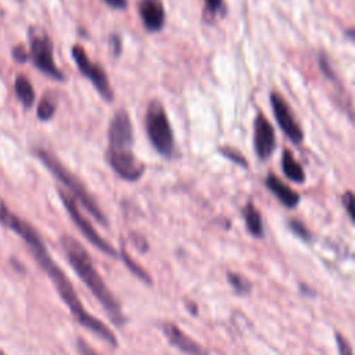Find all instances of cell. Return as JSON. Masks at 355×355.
<instances>
[{
    "label": "cell",
    "instance_id": "27",
    "mask_svg": "<svg viewBox=\"0 0 355 355\" xmlns=\"http://www.w3.org/2000/svg\"><path fill=\"white\" fill-rule=\"evenodd\" d=\"M12 57H14V60L17 62H25L29 58V53H28V50L24 46L19 44V46H15L12 49Z\"/></svg>",
    "mask_w": 355,
    "mask_h": 355
},
{
    "label": "cell",
    "instance_id": "29",
    "mask_svg": "<svg viewBox=\"0 0 355 355\" xmlns=\"http://www.w3.org/2000/svg\"><path fill=\"white\" fill-rule=\"evenodd\" d=\"M104 3L114 10H125L128 7V0H104Z\"/></svg>",
    "mask_w": 355,
    "mask_h": 355
},
{
    "label": "cell",
    "instance_id": "18",
    "mask_svg": "<svg viewBox=\"0 0 355 355\" xmlns=\"http://www.w3.org/2000/svg\"><path fill=\"white\" fill-rule=\"evenodd\" d=\"M121 258H122L125 266H126L136 277H139L141 282H144V283H147V284H151L153 279L150 277V275H148L141 266H139L136 262H133V259L126 254V251H125L123 247L121 248Z\"/></svg>",
    "mask_w": 355,
    "mask_h": 355
},
{
    "label": "cell",
    "instance_id": "14",
    "mask_svg": "<svg viewBox=\"0 0 355 355\" xmlns=\"http://www.w3.org/2000/svg\"><path fill=\"white\" fill-rule=\"evenodd\" d=\"M282 169L286 178L294 183H304L305 182V172L302 165L294 158L290 150H284L282 155Z\"/></svg>",
    "mask_w": 355,
    "mask_h": 355
},
{
    "label": "cell",
    "instance_id": "5",
    "mask_svg": "<svg viewBox=\"0 0 355 355\" xmlns=\"http://www.w3.org/2000/svg\"><path fill=\"white\" fill-rule=\"evenodd\" d=\"M144 126L154 150L165 158H172L175 155V136L161 101H150L146 111Z\"/></svg>",
    "mask_w": 355,
    "mask_h": 355
},
{
    "label": "cell",
    "instance_id": "24",
    "mask_svg": "<svg viewBox=\"0 0 355 355\" xmlns=\"http://www.w3.org/2000/svg\"><path fill=\"white\" fill-rule=\"evenodd\" d=\"M336 343H337L338 355H352V348H351L349 343L340 333H336Z\"/></svg>",
    "mask_w": 355,
    "mask_h": 355
},
{
    "label": "cell",
    "instance_id": "21",
    "mask_svg": "<svg viewBox=\"0 0 355 355\" xmlns=\"http://www.w3.org/2000/svg\"><path fill=\"white\" fill-rule=\"evenodd\" d=\"M219 153H220L223 157H226L227 159H230L232 162H234V164H237V165H240V166H248L247 159H245L244 155H241L237 150H233V148H230V147H220V148H219Z\"/></svg>",
    "mask_w": 355,
    "mask_h": 355
},
{
    "label": "cell",
    "instance_id": "22",
    "mask_svg": "<svg viewBox=\"0 0 355 355\" xmlns=\"http://www.w3.org/2000/svg\"><path fill=\"white\" fill-rule=\"evenodd\" d=\"M288 227H290V230H291L297 237H300V239H302V240H308V239L311 237V234H309L308 229L305 227V225H304L301 220H298V219H290V220H288Z\"/></svg>",
    "mask_w": 355,
    "mask_h": 355
},
{
    "label": "cell",
    "instance_id": "13",
    "mask_svg": "<svg viewBox=\"0 0 355 355\" xmlns=\"http://www.w3.org/2000/svg\"><path fill=\"white\" fill-rule=\"evenodd\" d=\"M265 186L276 196V198L287 208H295L300 202V196L288 184L280 180L276 175L269 173L265 179Z\"/></svg>",
    "mask_w": 355,
    "mask_h": 355
},
{
    "label": "cell",
    "instance_id": "2",
    "mask_svg": "<svg viewBox=\"0 0 355 355\" xmlns=\"http://www.w3.org/2000/svg\"><path fill=\"white\" fill-rule=\"evenodd\" d=\"M64 254L75 270V273L80 277V280L86 284V287L92 291L96 300L101 304L103 309L107 312L108 318L116 327H122L126 322V318L121 309L118 300L114 297L112 291L107 287L104 279L97 272L93 261L85 247L72 236L62 234L60 239Z\"/></svg>",
    "mask_w": 355,
    "mask_h": 355
},
{
    "label": "cell",
    "instance_id": "11",
    "mask_svg": "<svg viewBox=\"0 0 355 355\" xmlns=\"http://www.w3.org/2000/svg\"><path fill=\"white\" fill-rule=\"evenodd\" d=\"M162 331L171 345L186 355H209V352L186 333H183L175 323L166 322L162 324Z\"/></svg>",
    "mask_w": 355,
    "mask_h": 355
},
{
    "label": "cell",
    "instance_id": "9",
    "mask_svg": "<svg viewBox=\"0 0 355 355\" xmlns=\"http://www.w3.org/2000/svg\"><path fill=\"white\" fill-rule=\"evenodd\" d=\"M270 107L275 115V119L282 129V132L294 143L301 144L304 140V132L298 122L295 121L290 105L286 103L283 96L277 92H272L269 96Z\"/></svg>",
    "mask_w": 355,
    "mask_h": 355
},
{
    "label": "cell",
    "instance_id": "19",
    "mask_svg": "<svg viewBox=\"0 0 355 355\" xmlns=\"http://www.w3.org/2000/svg\"><path fill=\"white\" fill-rule=\"evenodd\" d=\"M227 282L232 286V288L240 295H245L251 291V283L244 276H241L236 272L227 273Z\"/></svg>",
    "mask_w": 355,
    "mask_h": 355
},
{
    "label": "cell",
    "instance_id": "12",
    "mask_svg": "<svg viewBox=\"0 0 355 355\" xmlns=\"http://www.w3.org/2000/svg\"><path fill=\"white\" fill-rule=\"evenodd\" d=\"M137 11L143 26L148 32H159L165 25V8L162 0H139Z\"/></svg>",
    "mask_w": 355,
    "mask_h": 355
},
{
    "label": "cell",
    "instance_id": "23",
    "mask_svg": "<svg viewBox=\"0 0 355 355\" xmlns=\"http://www.w3.org/2000/svg\"><path fill=\"white\" fill-rule=\"evenodd\" d=\"M318 64H319L320 72H322L329 80H334V79H336V73H334L333 68L330 67V62H329L326 54L320 53V54L318 55Z\"/></svg>",
    "mask_w": 355,
    "mask_h": 355
},
{
    "label": "cell",
    "instance_id": "3",
    "mask_svg": "<svg viewBox=\"0 0 355 355\" xmlns=\"http://www.w3.org/2000/svg\"><path fill=\"white\" fill-rule=\"evenodd\" d=\"M133 128L130 116L125 110H118L108 125V147L105 159L114 172L128 180H139L146 169V165L132 151Z\"/></svg>",
    "mask_w": 355,
    "mask_h": 355
},
{
    "label": "cell",
    "instance_id": "15",
    "mask_svg": "<svg viewBox=\"0 0 355 355\" xmlns=\"http://www.w3.org/2000/svg\"><path fill=\"white\" fill-rule=\"evenodd\" d=\"M243 216H244V222L248 232L255 237H263L265 230H263L261 212L258 211V208L252 201H248L243 208Z\"/></svg>",
    "mask_w": 355,
    "mask_h": 355
},
{
    "label": "cell",
    "instance_id": "16",
    "mask_svg": "<svg viewBox=\"0 0 355 355\" xmlns=\"http://www.w3.org/2000/svg\"><path fill=\"white\" fill-rule=\"evenodd\" d=\"M14 87H15V94L18 100L22 103V105L25 108H31L35 101V90L31 80L25 75H18L15 78Z\"/></svg>",
    "mask_w": 355,
    "mask_h": 355
},
{
    "label": "cell",
    "instance_id": "28",
    "mask_svg": "<svg viewBox=\"0 0 355 355\" xmlns=\"http://www.w3.org/2000/svg\"><path fill=\"white\" fill-rule=\"evenodd\" d=\"M132 236V241L135 243V247L139 250V251H147L148 250V244H147V241H146V239L143 237V236H140V234H137V233H132L130 234Z\"/></svg>",
    "mask_w": 355,
    "mask_h": 355
},
{
    "label": "cell",
    "instance_id": "25",
    "mask_svg": "<svg viewBox=\"0 0 355 355\" xmlns=\"http://www.w3.org/2000/svg\"><path fill=\"white\" fill-rule=\"evenodd\" d=\"M341 201H343V207L345 208V211H347V215H348V218L351 219V220H354V212H352V201H354V194H352V191L351 190H347L344 194H343V198H341Z\"/></svg>",
    "mask_w": 355,
    "mask_h": 355
},
{
    "label": "cell",
    "instance_id": "10",
    "mask_svg": "<svg viewBox=\"0 0 355 355\" xmlns=\"http://www.w3.org/2000/svg\"><path fill=\"white\" fill-rule=\"evenodd\" d=\"M276 148V135L268 118L258 112L254 118V150L259 159H268Z\"/></svg>",
    "mask_w": 355,
    "mask_h": 355
},
{
    "label": "cell",
    "instance_id": "30",
    "mask_svg": "<svg viewBox=\"0 0 355 355\" xmlns=\"http://www.w3.org/2000/svg\"><path fill=\"white\" fill-rule=\"evenodd\" d=\"M110 42L112 43V49H114V54L115 57H119L121 51H122V44H121V37L118 35H111Z\"/></svg>",
    "mask_w": 355,
    "mask_h": 355
},
{
    "label": "cell",
    "instance_id": "20",
    "mask_svg": "<svg viewBox=\"0 0 355 355\" xmlns=\"http://www.w3.org/2000/svg\"><path fill=\"white\" fill-rule=\"evenodd\" d=\"M205 12L214 18L216 15L225 17L226 15V4L225 0H204Z\"/></svg>",
    "mask_w": 355,
    "mask_h": 355
},
{
    "label": "cell",
    "instance_id": "31",
    "mask_svg": "<svg viewBox=\"0 0 355 355\" xmlns=\"http://www.w3.org/2000/svg\"><path fill=\"white\" fill-rule=\"evenodd\" d=\"M347 36H348L351 40H354V31H352V29H348V31H347Z\"/></svg>",
    "mask_w": 355,
    "mask_h": 355
},
{
    "label": "cell",
    "instance_id": "7",
    "mask_svg": "<svg viewBox=\"0 0 355 355\" xmlns=\"http://www.w3.org/2000/svg\"><path fill=\"white\" fill-rule=\"evenodd\" d=\"M72 58L78 67V69L80 71V73L83 76H86V79H89L93 86L96 87V90L98 92V94L107 101L111 103L114 100V92L112 87L108 82L107 73L105 71L101 68V65L94 64L86 54L85 49L79 44H75L71 50Z\"/></svg>",
    "mask_w": 355,
    "mask_h": 355
},
{
    "label": "cell",
    "instance_id": "17",
    "mask_svg": "<svg viewBox=\"0 0 355 355\" xmlns=\"http://www.w3.org/2000/svg\"><path fill=\"white\" fill-rule=\"evenodd\" d=\"M55 108H57V103L55 98L50 96V93L44 94L37 105V118L40 121H49L53 118V115L55 114Z\"/></svg>",
    "mask_w": 355,
    "mask_h": 355
},
{
    "label": "cell",
    "instance_id": "6",
    "mask_svg": "<svg viewBox=\"0 0 355 355\" xmlns=\"http://www.w3.org/2000/svg\"><path fill=\"white\" fill-rule=\"evenodd\" d=\"M29 44H31V54L35 67L50 76L51 79L64 80V73L57 68L54 58H53V42L49 37L47 32L37 25L29 28Z\"/></svg>",
    "mask_w": 355,
    "mask_h": 355
},
{
    "label": "cell",
    "instance_id": "1",
    "mask_svg": "<svg viewBox=\"0 0 355 355\" xmlns=\"http://www.w3.org/2000/svg\"><path fill=\"white\" fill-rule=\"evenodd\" d=\"M12 232L21 236V239L26 243L29 247L32 255L37 261V263L43 268V270L47 273V276L51 279L53 284L55 286L60 297L67 304L68 309L71 311L73 319L82 324L85 329L90 330L96 336H98L103 341H105L111 347H118V340L114 331L101 320L96 319L93 315H90L82 305L80 300L78 298L71 282L64 275V272L60 269V266L53 261L50 254L46 250V245L43 244L39 233L31 226L28 222L18 218L15 222Z\"/></svg>",
    "mask_w": 355,
    "mask_h": 355
},
{
    "label": "cell",
    "instance_id": "4",
    "mask_svg": "<svg viewBox=\"0 0 355 355\" xmlns=\"http://www.w3.org/2000/svg\"><path fill=\"white\" fill-rule=\"evenodd\" d=\"M35 153H36L37 158L47 166V169L71 191V196L76 201H79L98 223H101L103 226L107 227L108 220H107L104 212L101 211L100 205L97 204L94 197L90 194V191L85 187V184L72 172H69L51 153H49L43 148H37Z\"/></svg>",
    "mask_w": 355,
    "mask_h": 355
},
{
    "label": "cell",
    "instance_id": "32",
    "mask_svg": "<svg viewBox=\"0 0 355 355\" xmlns=\"http://www.w3.org/2000/svg\"><path fill=\"white\" fill-rule=\"evenodd\" d=\"M0 355H6V354H4V352L0 349Z\"/></svg>",
    "mask_w": 355,
    "mask_h": 355
},
{
    "label": "cell",
    "instance_id": "26",
    "mask_svg": "<svg viewBox=\"0 0 355 355\" xmlns=\"http://www.w3.org/2000/svg\"><path fill=\"white\" fill-rule=\"evenodd\" d=\"M76 348L79 355H100L98 352L94 351V348L92 345H89L83 338H78L76 340Z\"/></svg>",
    "mask_w": 355,
    "mask_h": 355
},
{
    "label": "cell",
    "instance_id": "8",
    "mask_svg": "<svg viewBox=\"0 0 355 355\" xmlns=\"http://www.w3.org/2000/svg\"><path fill=\"white\" fill-rule=\"evenodd\" d=\"M58 194H60V198H61V201H62L65 209L68 211L71 219H72L73 223L78 226V229L80 230V233H82L98 251H101V252H104V254H107V255H111V257H116V254H118L116 250H115L108 241H105V240L94 230V227L90 225V222L82 215V212H80L79 208H78L76 200H75L71 194L65 193V191L61 190V189H58Z\"/></svg>",
    "mask_w": 355,
    "mask_h": 355
}]
</instances>
